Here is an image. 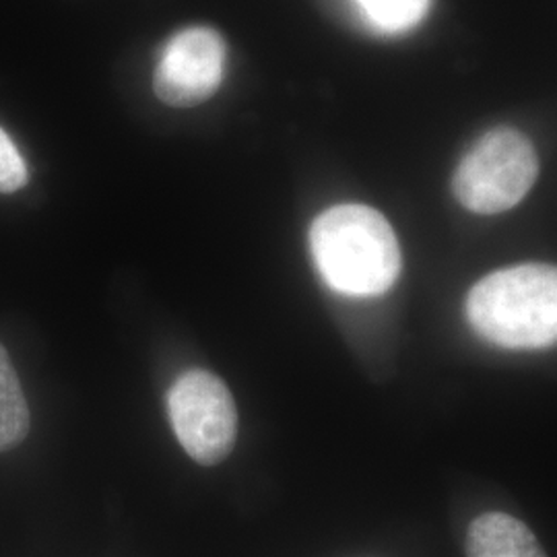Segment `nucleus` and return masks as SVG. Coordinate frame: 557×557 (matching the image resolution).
<instances>
[{
  "label": "nucleus",
  "mask_w": 557,
  "mask_h": 557,
  "mask_svg": "<svg viewBox=\"0 0 557 557\" xmlns=\"http://www.w3.org/2000/svg\"><path fill=\"white\" fill-rule=\"evenodd\" d=\"M310 250L324 281L347 296H380L400 273L391 223L366 205H337L320 213L310 227Z\"/></svg>",
  "instance_id": "f257e3e1"
},
{
  "label": "nucleus",
  "mask_w": 557,
  "mask_h": 557,
  "mask_svg": "<svg viewBox=\"0 0 557 557\" xmlns=\"http://www.w3.org/2000/svg\"><path fill=\"white\" fill-rule=\"evenodd\" d=\"M467 317L481 337L504 349L557 345V267L529 262L490 273L471 287Z\"/></svg>",
  "instance_id": "f03ea898"
},
{
  "label": "nucleus",
  "mask_w": 557,
  "mask_h": 557,
  "mask_svg": "<svg viewBox=\"0 0 557 557\" xmlns=\"http://www.w3.org/2000/svg\"><path fill=\"white\" fill-rule=\"evenodd\" d=\"M539 176L533 143L517 128L487 131L458 161L453 193L479 215H498L529 195Z\"/></svg>",
  "instance_id": "7ed1b4c3"
},
{
  "label": "nucleus",
  "mask_w": 557,
  "mask_h": 557,
  "mask_svg": "<svg viewBox=\"0 0 557 557\" xmlns=\"http://www.w3.org/2000/svg\"><path fill=\"white\" fill-rule=\"evenodd\" d=\"M168 413L182 448L200 465H218L238 434L236 403L223 380L207 370H188L168 393Z\"/></svg>",
  "instance_id": "20e7f679"
},
{
  "label": "nucleus",
  "mask_w": 557,
  "mask_h": 557,
  "mask_svg": "<svg viewBox=\"0 0 557 557\" xmlns=\"http://www.w3.org/2000/svg\"><path fill=\"white\" fill-rule=\"evenodd\" d=\"M225 71V44L209 27H188L161 50L156 66V94L172 108H193L209 100Z\"/></svg>",
  "instance_id": "39448f33"
},
{
  "label": "nucleus",
  "mask_w": 557,
  "mask_h": 557,
  "mask_svg": "<svg viewBox=\"0 0 557 557\" xmlns=\"http://www.w3.org/2000/svg\"><path fill=\"white\" fill-rule=\"evenodd\" d=\"M469 557H547L531 529L504 512L475 518L467 533Z\"/></svg>",
  "instance_id": "423d86ee"
},
{
  "label": "nucleus",
  "mask_w": 557,
  "mask_h": 557,
  "mask_svg": "<svg viewBox=\"0 0 557 557\" xmlns=\"http://www.w3.org/2000/svg\"><path fill=\"white\" fill-rule=\"evenodd\" d=\"M29 432V409L17 372L0 345V453L17 446Z\"/></svg>",
  "instance_id": "0eeeda50"
},
{
  "label": "nucleus",
  "mask_w": 557,
  "mask_h": 557,
  "mask_svg": "<svg viewBox=\"0 0 557 557\" xmlns=\"http://www.w3.org/2000/svg\"><path fill=\"white\" fill-rule=\"evenodd\" d=\"M366 20L386 34L413 29L423 21L430 0H356Z\"/></svg>",
  "instance_id": "6e6552de"
},
{
  "label": "nucleus",
  "mask_w": 557,
  "mask_h": 557,
  "mask_svg": "<svg viewBox=\"0 0 557 557\" xmlns=\"http://www.w3.org/2000/svg\"><path fill=\"white\" fill-rule=\"evenodd\" d=\"M27 184V165L17 145L0 128V193L11 195Z\"/></svg>",
  "instance_id": "1a4fd4ad"
}]
</instances>
